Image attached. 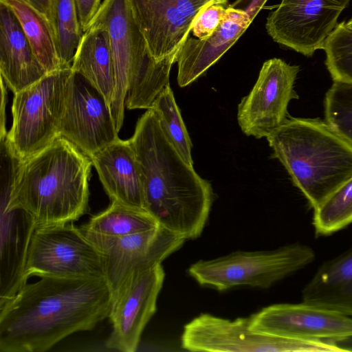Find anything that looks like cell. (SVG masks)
<instances>
[{"instance_id": "cell-1", "label": "cell", "mask_w": 352, "mask_h": 352, "mask_svg": "<svg viewBox=\"0 0 352 352\" xmlns=\"http://www.w3.org/2000/svg\"><path fill=\"white\" fill-rule=\"evenodd\" d=\"M40 278L0 304V351H46L108 318L113 293L105 278Z\"/></svg>"}, {"instance_id": "cell-25", "label": "cell", "mask_w": 352, "mask_h": 352, "mask_svg": "<svg viewBox=\"0 0 352 352\" xmlns=\"http://www.w3.org/2000/svg\"><path fill=\"white\" fill-rule=\"evenodd\" d=\"M150 109L155 113L170 144L188 164L193 166L191 140L170 84L162 89Z\"/></svg>"}, {"instance_id": "cell-6", "label": "cell", "mask_w": 352, "mask_h": 352, "mask_svg": "<svg viewBox=\"0 0 352 352\" xmlns=\"http://www.w3.org/2000/svg\"><path fill=\"white\" fill-rule=\"evenodd\" d=\"M315 258L313 250L292 244L269 251H238L210 260H200L188 270L199 285L218 291L240 286L268 288L303 268Z\"/></svg>"}, {"instance_id": "cell-22", "label": "cell", "mask_w": 352, "mask_h": 352, "mask_svg": "<svg viewBox=\"0 0 352 352\" xmlns=\"http://www.w3.org/2000/svg\"><path fill=\"white\" fill-rule=\"evenodd\" d=\"M71 69L96 87L111 107L115 72L110 37L105 28L90 25L82 34Z\"/></svg>"}, {"instance_id": "cell-29", "label": "cell", "mask_w": 352, "mask_h": 352, "mask_svg": "<svg viewBox=\"0 0 352 352\" xmlns=\"http://www.w3.org/2000/svg\"><path fill=\"white\" fill-rule=\"evenodd\" d=\"M226 8L223 4H212L201 11L195 19L192 32L195 38L204 39L211 36L221 22Z\"/></svg>"}, {"instance_id": "cell-8", "label": "cell", "mask_w": 352, "mask_h": 352, "mask_svg": "<svg viewBox=\"0 0 352 352\" xmlns=\"http://www.w3.org/2000/svg\"><path fill=\"white\" fill-rule=\"evenodd\" d=\"M181 346L187 351L208 352L347 351L333 342L291 338L256 331L250 327V317L231 320L209 314H201L184 326Z\"/></svg>"}, {"instance_id": "cell-19", "label": "cell", "mask_w": 352, "mask_h": 352, "mask_svg": "<svg viewBox=\"0 0 352 352\" xmlns=\"http://www.w3.org/2000/svg\"><path fill=\"white\" fill-rule=\"evenodd\" d=\"M89 158L111 201L145 210L139 166L129 140L118 138Z\"/></svg>"}, {"instance_id": "cell-12", "label": "cell", "mask_w": 352, "mask_h": 352, "mask_svg": "<svg viewBox=\"0 0 352 352\" xmlns=\"http://www.w3.org/2000/svg\"><path fill=\"white\" fill-rule=\"evenodd\" d=\"M351 0H282L266 21L268 34L276 43L305 56L323 50Z\"/></svg>"}, {"instance_id": "cell-2", "label": "cell", "mask_w": 352, "mask_h": 352, "mask_svg": "<svg viewBox=\"0 0 352 352\" xmlns=\"http://www.w3.org/2000/svg\"><path fill=\"white\" fill-rule=\"evenodd\" d=\"M129 140L139 166L144 210L159 226L184 239L199 237L213 202L210 183L170 144L152 109L139 118Z\"/></svg>"}, {"instance_id": "cell-24", "label": "cell", "mask_w": 352, "mask_h": 352, "mask_svg": "<svg viewBox=\"0 0 352 352\" xmlns=\"http://www.w3.org/2000/svg\"><path fill=\"white\" fill-rule=\"evenodd\" d=\"M158 226L154 218L146 210L111 201L107 208L91 217L80 228L100 235L120 237Z\"/></svg>"}, {"instance_id": "cell-15", "label": "cell", "mask_w": 352, "mask_h": 352, "mask_svg": "<svg viewBox=\"0 0 352 352\" xmlns=\"http://www.w3.org/2000/svg\"><path fill=\"white\" fill-rule=\"evenodd\" d=\"M228 0H128L152 56L161 61L177 55L199 14Z\"/></svg>"}, {"instance_id": "cell-23", "label": "cell", "mask_w": 352, "mask_h": 352, "mask_svg": "<svg viewBox=\"0 0 352 352\" xmlns=\"http://www.w3.org/2000/svg\"><path fill=\"white\" fill-rule=\"evenodd\" d=\"M0 2L14 14L37 59L47 72L65 68L51 21L23 0H0Z\"/></svg>"}, {"instance_id": "cell-4", "label": "cell", "mask_w": 352, "mask_h": 352, "mask_svg": "<svg viewBox=\"0 0 352 352\" xmlns=\"http://www.w3.org/2000/svg\"><path fill=\"white\" fill-rule=\"evenodd\" d=\"M266 139L314 210L352 178V144L325 120L288 116Z\"/></svg>"}, {"instance_id": "cell-28", "label": "cell", "mask_w": 352, "mask_h": 352, "mask_svg": "<svg viewBox=\"0 0 352 352\" xmlns=\"http://www.w3.org/2000/svg\"><path fill=\"white\" fill-rule=\"evenodd\" d=\"M325 121L352 144V82L333 81L324 98Z\"/></svg>"}, {"instance_id": "cell-13", "label": "cell", "mask_w": 352, "mask_h": 352, "mask_svg": "<svg viewBox=\"0 0 352 352\" xmlns=\"http://www.w3.org/2000/svg\"><path fill=\"white\" fill-rule=\"evenodd\" d=\"M299 67L280 58L265 61L256 83L237 108L242 132L256 139L267 138L288 118L287 107L298 96L294 89Z\"/></svg>"}, {"instance_id": "cell-7", "label": "cell", "mask_w": 352, "mask_h": 352, "mask_svg": "<svg viewBox=\"0 0 352 352\" xmlns=\"http://www.w3.org/2000/svg\"><path fill=\"white\" fill-rule=\"evenodd\" d=\"M71 67L47 74L14 94L12 124L7 138L16 154L25 160L59 137Z\"/></svg>"}, {"instance_id": "cell-16", "label": "cell", "mask_w": 352, "mask_h": 352, "mask_svg": "<svg viewBox=\"0 0 352 352\" xmlns=\"http://www.w3.org/2000/svg\"><path fill=\"white\" fill-rule=\"evenodd\" d=\"M82 232L104 256L105 278L112 293L133 271L162 264L185 241L160 226L120 237Z\"/></svg>"}, {"instance_id": "cell-11", "label": "cell", "mask_w": 352, "mask_h": 352, "mask_svg": "<svg viewBox=\"0 0 352 352\" xmlns=\"http://www.w3.org/2000/svg\"><path fill=\"white\" fill-rule=\"evenodd\" d=\"M164 277L162 264L137 269L113 293L108 316L112 330L107 348L122 352L137 350L142 333L156 311Z\"/></svg>"}, {"instance_id": "cell-18", "label": "cell", "mask_w": 352, "mask_h": 352, "mask_svg": "<svg viewBox=\"0 0 352 352\" xmlns=\"http://www.w3.org/2000/svg\"><path fill=\"white\" fill-rule=\"evenodd\" d=\"M252 21L245 10L230 6L211 36L199 39L189 35L177 54L178 85L186 87L202 76L234 45Z\"/></svg>"}, {"instance_id": "cell-14", "label": "cell", "mask_w": 352, "mask_h": 352, "mask_svg": "<svg viewBox=\"0 0 352 352\" xmlns=\"http://www.w3.org/2000/svg\"><path fill=\"white\" fill-rule=\"evenodd\" d=\"M118 133L103 94L82 75L72 71L67 86L59 137L89 157L116 140Z\"/></svg>"}, {"instance_id": "cell-17", "label": "cell", "mask_w": 352, "mask_h": 352, "mask_svg": "<svg viewBox=\"0 0 352 352\" xmlns=\"http://www.w3.org/2000/svg\"><path fill=\"white\" fill-rule=\"evenodd\" d=\"M250 319L252 329L277 336L333 342L352 338V317L303 302L270 305Z\"/></svg>"}, {"instance_id": "cell-27", "label": "cell", "mask_w": 352, "mask_h": 352, "mask_svg": "<svg viewBox=\"0 0 352 352\" xmlns=\"http://www.w3.org/2000/svg\"><path fill=\"white\" fill-rule=\"evenodd\" d=\"M53 25L62 65L71 67L82 32L74 0H53Z\"/></svg>"}, {"instance_id": "cell-31", "label": "cell", "mask_w": 352, "mask_h": 352, "mask_svg": "<svg viewBox=\"0 0 352 352\" xmlns=\"http://www.w3.org/2000/svg\"><path fill=\"white\" fill-rule=\"evenodd\" d=\"M45 15L52 23L54 21L53 0H23ZM54 27V25H53Z\"/></svg>"}, {"instance_id": "cell-20", "label": "cell", "mask_w": 352, "mask_h": 352, "mask_svg": "<svg viewBox=\"0 0 352 352\" xmlns=\"http://www.w3.org/2000/svg\"><path fill=\"white\" fill-rule=\"evenodd\" d=\"M0 72L1 78L14 94L48 74L37 59L14 14L1 2Z\"/></svg>"}, {"instance_id": "cell-26", "label": "cell", "mask_w": 352, "mask_h": 352, "mask_svg": "<svg viewBox=\"0 0 352 352\" xmlns=\"http://www.w3.org/2000/svg\"><path fill=\"white\" fill-rule=\"evenodd\" d=\"M313 225L318 236L331 234L352 223V178L314 210Z\"/></svg>"}, {"instance_id": "cell-9", "label": "cell", "mask_w": 352, "mask_h": 352, "mask_svg": "<svg viewBox=\"0 0 352 352\" xmlns=\"http://www.w3.org/2000/svg\"><path fill=\"white\" fill-rule=\"evenodd\" d=\"M25 276L105 278L102 252L73 222L36 227L26 259Z\"/></svg>"}, {"instance_id": "cell-33", "label": "cell", "mask_w": 352, "mask_h": 352, "mask_svg": "<svg viewBox=\"0 0 352 352\" xmlns=\"http://www.w3.org/2000/svg\"><path fill=\"white\" fill-rule=\"evenodd\" d=\"M346 25L348 28L352 30V18L346 22Z\"/></svg>"}, {"instance_id": "cell-32", "label": "cell", "mask_w": 352, "mask_h": 352, "mask_svg": "<svg viewBox=\"0 0 352 352\" xmlns=\"http://www.w3.org/2000/svg\"><path fill=\"white\" fill-rule=\"evenodd\" d=\"M6 85L3 80L1 78V115H0V136L3 137L8 134L6 130V112L5 107L6 104Z\"/></svg>"}, {"instance_id": "cell-21", "label": "cell", "mask_w": 352, "mask_h": 352, "mask_svg": "<svg viewBox=\"0 0 352 352\" xmlns=\"http://www.w3.org/2000/svg\"><path fill=\"white\" fill-rule=\"evenodd\" d=\"M302 302L352 317V248L319 267L302 290Z\"/></svg>"}, {"instance_id": "cell-10", "label": "cell", "mask_w": 352, "mask_h": 352, "mask_svg": "<svg viewBox=\"0 0 352 352\" xmlns=\"http://www.w3.org/2000/svg\"><path fill=\"white\" fill-rule=\"evenodd\" d=\"M19 162L12 156L1 159L0 304L27 283L25 269L30 243L36 228L32 216L12 202Z\"/></svg>"}, {"instance_id": "cell-5", "label": "cell", "mask_w": 352, "mask_h": 352, "mask_svg": "<svg viewBox=\"0 0 352 352\" xmlns=\"http://www.w3.org/2000/svg\"><path fill=\"white\" fill-rule=\"evenodd\" d=\"M90 25L105 28L109 35L115 72V90L110 107L118 132L124 107L151 108L169 84L177 55L155 60L139 29L128 0H104Z\"/></svg>"}, {"instance_id": "cell-3", "label": "cell", "mask_w": 352, "mask_h": 352, "mask_svg": "<svg viewBox=\"0 0 352 352\" xmlns=\"http://www.w3.org/2000/svg\"><path fill=\"white\" fill-rule=\"evenodd\" d=\"M92 165L87 155L60 137L21 161L12 202L29 212L36 227L77 221L87 210Z\"/></svg>"}, {"instance_id": "cell-30", "label": "cell", "mask_w": 352, "mask_h": 352, "mask_svg": "<svg viewBox=\"0 0 352 352\" xmlns=\"http://www.w3.org/2000/svg\"><path fill=\"white\" fill-rule=\"evenodd\" d=\"M77 19L82 34L89 28L100 7V0H74Z\"/></svg>"}]
</instances>
